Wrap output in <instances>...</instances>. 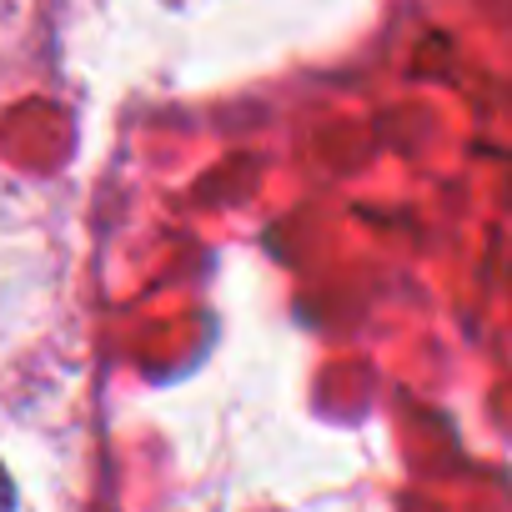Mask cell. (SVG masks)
I'll return each instance as SVG.
<instances>
[{
  "label": "cell",
  "mask_w": 512,
  "mask_h": 512,
  "mask_svg": "<svg viewBox=\"0 0 512 512\" xmlns=\"http://www.w3.org/2000/svg\"><path fill=\"white\" fill-rule=\"evenodd\" d=\"M11 502H16V492H11V477H6V467H0V512H11Z\"/></svg>",
  "instance_id": "cell-1"
}]
</instances>
